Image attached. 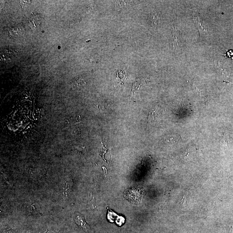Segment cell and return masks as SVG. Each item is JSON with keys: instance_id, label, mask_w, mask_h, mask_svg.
Wrapping results in <instances>:
<instances>
[{"instance_id": "2", "label": "cell", "mask_w": 233, "mask_h": 233, "mask_svg": "<svg viewBox=\"0 0 233 233\" xmlns=\"http://www.w3.org/2000/svg\"><path fill=\"white\" fill-rule=\"evenodd\" d=\"M193 20L199 29L201 37H208L210 31V28L208 24L202 18L199 16L193 17Z\"/></svg>"}, {"instance_id": "1", "label": "cell", "mask_w": 233, "mask_h": 233, "mask_svg": "<svg viewBox=\"0 0 233 233\" xmlns=\"http://www.w3.org/2000/svg\"><path fill=\"white\" fill-rule=\"evenodd\" d=\"M148 19L149 25L152 29H158L161 27L162 23V17L159 11H154L149 13Z\"/></svg>"}, {"instance_id": "6", "label": "cell", "mask_w": 233, "mask_h": 233, "mask_svg": "<svg viewBox=\"0 0 233 233\" xmlns=\"http://www.w3.org/2000/svg\"><path fill=\"white\" fill-rule=\"evenodd\" d=\"M173 37H174L173 46L175 49L177 50V48H179L181 45V35L176 30L173 31Z\"/></svg>"}, {"instance_id": "5", "label": "cell", "mask_w": 233, "mask_h": 233, "mask_svg": "<svg viewBox=\"0 0 233 233\" xmlns=\"http://www.w3.org/2000/svg\"><path fill=\"white\" fill-rule=\"evenodd\" d=\"M23 29L19 27H13L10 29L9 35L11 37H18L21 36L23 33Z\"/></svg>"}, {"instance_id": "7", "label": "cell", "mask_w": 233, "mask_h": 233, "mask_svg": "<svg viewBox=\"0 0 233 233\" xmlns=\"http://www.w3.org/2000/svg\"><path fill=\"white\" fill-rule=\"evenodd\" d=\"M41 24L40 17H32L29 21V25L32 29H36Z\"/></svg>"}, {"instance_id": "3", "label": "cell", "mask_w": 233, "mask_h": 233, "mask_svg": "<svg viewBox=\"0 0 233 233\" xmlns=\"http://www.w3.org/2000/svg\"><path fill=\"white\" fill-rule=\"evenodd\" d=\"M108 214H107V219L109 221L111 222H114L115 221L116 223L119 226H121L122 224H124L125 221V219L124 217L120 216L116 214L115 213L114 211H112L110 209H108Z\"/></svg>"}, {"instance_id": "8", "label": "cell", "mask_w": 233, "mask_h": 233, "mask_svg": "<svg viewBox=\"0 0 233 233\" xmlns=\"http://www.w3.org/2000/svg\"><path fill=\"white\" fill-rule=\"evenodd\" d=\"M20 3L21 4V5L22 6V7L24 8L27 7V6L29 5V4L31 3V2H30V1H20Z\"/></svg>"}, {"instance_id": "4", "label": "cell", "mask_w": 233, "mask_h": 233, "mask_svg": "<svg viewBox=\"0 0 233 233\" xmlns=\"http://www.w3.org/2000/svg\"><path fill=\"white\" fill-rule=\"evenodd\" d=\"M76 222L77 223L80 225V227L82 228L83 230L87 232L89 231V225L86 223L85 221H84V218L81 215H78L75 218Z\"/></svg>"}]
</instances>
